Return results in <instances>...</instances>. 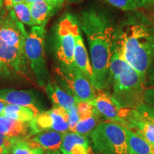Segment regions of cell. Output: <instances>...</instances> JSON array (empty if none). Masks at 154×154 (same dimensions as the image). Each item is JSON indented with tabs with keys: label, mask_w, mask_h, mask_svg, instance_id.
<instances>
[{
	"label": "cell",
	"mask_w": 154,
	"mask_h": 154,
	"mask_svg": "<svg viewBox=\"0 0 154 154\" xmlns=\"http://www.w3.org/2000/svg\"><path fill=\"white\" fill-rule=\"evenodd\" d=\"M114 51L146 82L154 61V22L143 13L131 15L116 30Z\"/></svg>",
	"instance_id": "cell-1"
},
{
	"label": "cell",
	"mask_w": 154,
	"mask_h": 154,
	"mask_svg": "<svg viewBox=\"0 0 154 154\" xmlns=\"http://www.w3.org/2000/svg\"><path fill=\"white\" fill-rule=\"evenodd\" d=\"M79 25L89 48L94 88L105 91L110 86V63L114 53L116 29L108 17L93 9L82 13Z\"/></svg>",
	"instance_id": "cell-2"
},
{
	"label": "cell",
	"mask_w": 154,
	"mask_h": 154,
	"mask_svg": "<svg viewBox=\"0 0 154 154\" xmlns=\"http://www.w3.org/2000/svg\"><path fill=\"white\" fill-rule=\"evenodd\" d=\"M146 82L131 66L123 60L116 51L110 63L111 96L121 108L136 109L144 103Z\"/></svg>",
	"instance_id": "cell-3"
},
{
	"label": "cell",
	"mask_w": 154,
	"mask_h": 154,
	"mask_svg": "<svg viewBox=\"0 0 154 154\" xmlns=\"http://www.w3.org/2000/svg\"><path fill=\"white\" fill-rule=\"evenodd\" d=\"M80 31L79 22L72 14L66 13L59 19L52 37V51L57 66L72 69L74 63L76 38Z\"/></svg>",
	"instance_id": "cell-4"
},
{
	"label": "cell",
	"mask_w": 154,
	"mask_h": 154,
	"mask_svg": "<svg viewBox=\"0 0 154 154\" xmlns=\"http://www.w3.org/2000/svg\"><path fill=\"white\" fill-rule=\"evenodd\" d=\"M92 148L99 154H128L125 127L112 122H100L89 135Z\"/></svg>",
	"instance_id": "cell-5"
},
{
	"label": "cell",
	"mask_w": 154,
	"mask_h": 154,
	"mask_svg": "<svg viewBox=\"0 0 154 154\" xmlns=\"http://www.w3.org/2000/svg\"><path fill=\"white\" fill-rule=\"evenodd\" d=\"M45 34V26H32L24 44L25 55L39 86H45L50 80L44 53Z\"/></svg>",
	"instance_id": "cell-6"
},
{
	"label": "cell",
	"mask_w": 154,
	"mask_h": 154,
	"mask_svg": "<svg viewBox=\"0 0 154 154\" xmlns=\"http://www.w3.org/2000/svg\"><path fill=\"white\" fill-rule=\"evenodd\" d=\"M55 74L58 84L79 101L91 103L96 98L95 88L76 66L72 69L57 66Z\"/></svg>",
	"instance_id": "cell-7"
},
{
	"label": "cell",
	"mask_w": 154,
	"mask_h": 154,
	"mask_svg": "<svg viewBox=\"0 0 154 154\" xmlns=\"http://www.w3.org/2000/svg\"><path fill=\"white\" fill-rule=\"evenodd\" d=\"M27 34L14 10L3 9L0 14V41L9 47L24 50Z\"/></svg>",
	"instance_id": "cell-8"
},
{
	"label": "cell",
	"mask_w": 154,
	"mask_h": 154,
	"mask_svg": "<svg viewBox=\"0 0 154 154\" xmlns=\"http://www.w3.org/2000/svg\"><path fill=\"white\" fill-rule=\"evenodd\" d=\"M31 136L47 130H53L63 134L69 131L68 110L54 106L53 109L39 113L29 121Z\"/></svg>",
	"instance_id": "cell-9"
},
{
	"label": "cell",
	"mask_w": 154,
	"mask_h": 154,
	"mask_svg": "<svg viewBox=\"0 0 154 154\" xmlns=\"http://www.w3.org/2000/svg\"><path fill=\"white\" fill-rule=\"evenodd\" d=\"M97 91L98 93L96 94V98L90 103L95 108L99 115L109 120V122L115 123L131 129L129 123L123 118V108L120 106L118 102L106 91L103 90Z\"/></svg>",
	"instance_id": "cell-10"
},
{
	"label": "cell",
	"mask_w": 154,
	"mask_h": 154,
	"mask_svg": "<svg viewBox=\"0 0 154 154\" xmlns=\"http://www.w3.org/2000/svg\"><path fill=\"white\" fill-rule=\"evenodd\" d=\"M0 101L7 104L20 105L32 108L39 113L44 111L43 102L41 97L32 89L0 88Z\"/></svg>",
	"instance_id": "cell-11"
},
{
	"label": "cell",
	"mask_w": 154,
	"mask_h": 154,
	"mask_svg": "<svg viewBox=\"0 0 154 154\" xmlns=\"http://www.w3.org/2000/svg\"><path fill=\"white\" fill-rule=\"evenodd\" d=\"M0 59L11 76L24 74L29 65L24 50L9 47L0 41Z\"/></svg>",
	"instance_id": "cell-12"
},
{
	"label": "cell",
	"mask_w": 154,
	"mask_h": 154,
	"mask_svg": "<svg viewBox=\"0 0 154 154\" xmlns=\"http://www.w3.org/2000/svg\"><path fill=\"white\" fill-rule=\"evenodd\" d=\"M123 118L131 125L133 131L143 137L154 146V124L146 119L136 109H122Z\"/></svg>",
	"instance_id": "cell-13"
},
{
	"label": "cell",
	"mask_w": 154,
	"mask_h": 154,
	"mask_svg": "<svg viewBox=\"0 0 154 154\" xmlns=\"http://www.w3.org/2000/svg\"><path fill=\"white\" fill-rule=\"evenodd\" d=\"M60 151L62 154H94L88 136L74 132L64 134Z\"/></svg>",
	"instance_id": "cell-14"
},
{
	"label": "cell",
	"mask_w": 154,
	"mask_h": 154,
	"mask_svg": "<svg viewBox=\"0 0 154 154\" xmlns=\"http://www.w3.org/2000/svg\"><path fill=\"white\" fill-rule=\"evenodd\" d=\"M45 91L54 106L62 107L69 110L76 106L79 101L69 94L56 82L49 80L46 84Z\"/></svg>",
	"instance_id": "cell-15"
},
{
	"label": "cell",
	"mask_w": 154,
	"mask_h": 154,
	"mask_svg": "<svg viewBox=\"0 0 154 154\" xmlns=\"http://www.w3.org/2000/svg\"><path fill=\"white\" fill-rule=\"evenodd\" d=\"M74 63L76 66L83 73L86 79L94 86L95 84L94 72L88 58L87 50L84 44L81 32L77 34L74 49Z\"/></svg>",
	"instance_id": "cell-16"
},
{
	"label": "cell",
	"mask_w": 154,
	"mask_h": 154,
	"mask_svg": "<svg viewBox=\"0 0 154 154\" xmlns=\"http://www.w3.org/2000/svg\"><path fill=\"white\" fill-rule=\"evenodd\" d=\"M0 131L6 136L19 139H27L31 136L29 121H21L0 116Z\"/></svg>",
	"instance_id": "cell-17"
},
{
	"label": "cell",
	"mask_w": 154,
	"mask_h": 154,
	"mask_svg": "<svg viewBox=\"0 0 154 154\" xmlns=\"http://www.w3.org/2000/svg\"><path fill=\"white\" fill-rule=\"evenodd\" d=\"M63 136L64 134L63 133L47 130L34 135L31 140L41 146L44 151H59L60 150Z\"/></svg>",
	"instance_id": "cell-18"
},
{
	"label": "cell",
	"mask_w": 154,
	"mask_h": 154,
	"mask_svg": "<svg viewBox=\"0 0 154 154\" xmlns=\"http://www.w3.org/2000/svg\"><path fill=\"white\" fill-rule=\"evenodd\" d=\"M128 154H154V146L133 131L125 128Z\"/></svg>",
	"instance_id": "cell-19"
},
{
	"label": "cell",
	"mask_w": 154,
	"mask_h": 154,
	"mask_svg": "<svg viewBox=\"0 0 154 154\" xmlns=\"http://www.w3.org/2000/svg\"><path fill=\"white\" fill-rule=\"evenodd\" d=\"M31 14L34 26H44L57 11L47 0H42L30 5Z\"/></svg>",
	"instance_id": "cell-20"
},
{
	"label": "cell",
	"mask_w": 154,
	"mask_h": 154,
	"mask_svg": "<svg viewBox=\"0 0 154 154\" xmlns=\"http://www.w3.org/2000/svg\"><path fill=\"white\" fill-rule=\"evenodd\" d=\"M38 113L39 112H38L37 111L28 106L6 104L2 116L11 119H14V120L29 122L35 118Z\"/></svg>",
	"instance_id": "cell-21"
},
{
	"label": "cell",
	"mask_w": 154,
	"mask_h": 154,
	"mask_svg": "<svg viewBox=\"0 0 154 154\" xmlns=\"http://www.w3.org/2000/svg\"><path fill=\"white\" fill-rule=\"evenodd\" d=\"M100 116H101L96 110L93 114L81 118L75 126L73 132L83 136H89L94 128L100 123Z\"/></svg>",
	"instance_id": "cell-22"
},
{
	"label": "cell",
	"mask_w": 154,
	"mask_h": 154,
	"mask_svg": "<svg viewBox=\"0 0 154 154\" xmlns=\"http://www.w3.org/2000/svg\"><path fill=\"white\" fill-rule=\"evenodd\" d=\"M12 154H45V151L29 139H19L11 147Z\"/></svg>",
	"instance_id": "cell-23"
},
{
	"label": "cell",
	"mask_w": 154,
	"mask_h": 154,
	"mask_svg": "<svg viewBox=\"0 0 154 154\" xmlns=\"http://www.w3.org/2000/svg\"><path fill=\"white\" fill-rule=\"evenodd\" d=\"M14 13L16 14L17 18L22 23L27 26H34V23L31 14L30 5L26 3L25 1L21 2L15 5L12 8Z\"/></svg>",
	"instance_id": "cell-24"
},
{
	"label": "cell",
	"mask_w": 154,
	"mask_h": 154,
	"mask_svg": "<svg viewBox=\"0 0 154 154\" xmlns=\"http://www.w3.org/2000/svg\"><path fill=\"white\" fill-rule=\"evenodd\" d=\"M113 7L123 11H136L142 5L140 0H103Z\"/></svg>",
	"instance_id": "cell-25"
},
{
	"label": "cell",
	"mask_w": 154,
	"mask_h": 154,
	"mask_svg": "<svg viewBox=\"0 0 154 154\" xmlns=\"http://www.w3.org/2000/svg\"><path fill=\"white\" fill-rule=\"evenodd\" d=\"M19 138H11L0 131V151L3 153L11 152V147Z\"/></svg>",
	"instance_id": "cell-26"
},
{
	"label": "cell",
	"mask_w": 154,
	"mask_h": 154,
	"mask_svg": "<svg viewBox=\"0 0 154 154\" xmlns=\"http://www.w3.org/2000/svg\"><path fill=\"white\" fill-rule=\"evenodd\" d=\"M136 110L141 113L148 120L154 124V107L143 103L137 107Z\"/></svg>",
	"instance_id": "cell-27"
},
{
	"label": "cell",
	"mask_w": 154,
	"mask_h": 154,
	"mask_svg": "<svg viewBox=\"0 0 154 154\" xmlns=\"http://www.w3.org/2000/svg\"><path fill=\"white\" fill-rule=\"evenodd\" d=\"M69 113V131L73 132L75 126L78 121H79L80 116L79 114L78 111H77L76 106L72 108V109L68 110Z\"/></svg>",
	"instance_id": "cell-28"
},
{
	"label": "cell",
	"mask_w": 154,
	"mask_h": 154,
	"mask_svg": "<svg viewBox=\"0 0 154 154\" xmlns=\"http://www.w3.org/2000/svg\"><path fill=\"white\" fill-rule=\"evenodd\" d=\"M144 103L154 107V86L146 88L144 91Z\"/></svg>",
	"instance_id": "cell-29"
},
{
	"label": "cell",
	"mask_w": 154,
	"mask_h": 154,
	"mask_svg": "<svg viewBox=\"0 0 154 154\" xmlns=\"http://www.w3.org/2000/svg\"><path fill=\"white\" fill-rule=\"evenodd\" d=\"M11 76L10 73L9 72V71L7 70L0 59V78H9Z\"/></svg>",
	"instance_id": "cell-30"
},
{
	"label": "cell",
	"mask_w": 154,
	"mask_h": 154,
	"mask_svg": "<svg viewBox=\"0 0 154 154\" xmlns=\"http://www.w3.org/2000/svg\"><path fill=\"white\" fill-rule=\"evenodd\" d=\"M148 81V83L151 86H154V66L151 67L149 69V72L147 73L146 76V82Z\"/></svg>",
	"instance_id": "cell-31"
},
{
	"label": "cell",
	"mask_w": 154,
	"mask_h": 154,
	"mask_svg": "<svg viewBox=\"0 0 154 154\" xmlns=\"http://www.w3.org/2000/svg\"><path fill=\"white\" fill-rule=\"evenodd\" d=\"M24 1V0H5V8L8 10L12 9L13 7L16 5V4L21 2Z\"/></svg>",
	"instance_id": "cell-32"
},
{
	"label": "cell",
	"mask_w": 154,
	"mask_h": 154,
	"mask_svg": "<svg viewBox=\"0 0 154 154\" xmlns=\"http://www.w3.org/2000/svg\"><path fill=\"white\" fill-rule=\"evenodd\" d=\"M47 1L57 10L61 7L65 0H47Z\"/></svg>",
	"instance_id": "cell-33"
},
{
	"label": "cell",
	"mask_w": 154,
	"mask_h": 154,
	"mask_svg": "<svg viewBox=\"0 0 154 154\" xmlns=\"http://www.w3.org/2000/svg\"><path fill=\"white\" fill-rule=\"evenodd\" d=\"M142 5H149L154 4V0H140Z\"/></svg>",
	"instance_id": "cell-34"
},
{
	"label": "cell",
	"mask_w": 154,
	"mask_h": 154,
	"mask_svg": "<svg viewBox=\"0 0 154 154\" xmlns=\"http://www.w3.org/2000/svg\"><path fill=\"white\" fill-rule=\"evenodd\" d=\"M6 104H7V103L0 101V116H1L2 114L3 110H4V109H5Z\"/></svg>",
	"instance_id": "cell-35"
},
{
	"label": "cell",
	"mask_w": 154,
	"mask_h": 154,
	"mask_svg": "<svg viewBox=\"0 0 154 154\" xmlns=\"http://www.w3.org/2000/svg\"><path fill=\"white\" fill-rule=\"evenodd\" d=\"M25 2H26V3H28L29 5H32V4L34 3H36V2H38L39 1H42V0H24Z\"/></svg>",
	"instance_id": "cell-36"
},
{
	"label": "cell",
	"mask_w": 154,
	"mask_h": 154,
	"mask_svg": "<svg viewBox=\"0 0 154 154\" xmlns=\"http://www.w3.org/2000/svg\"><path fill=\"white\" fill-rule=\"evenodd\" d=\"M45 154H61V153L59 151H47V153Z\"/></svg>",
	"instance_id": "cell-37"
},
{
	"label": "cell",
	"mask_w": 154,
	"mask_h": 154,
	"mask_svg": "<svg viewBox=\"0 0 154 154\" xmlns=\"http://www.w3.org/2000/svg\"><path fill=\"white\" fill-rule=\"evenodd\" d=\"M4 5H5V0H0V14L3 9Z\"/></svg>",
	"instance_id": "cell-38"
},
{
	"label": "cell",
	"mask_w": 154,
	"mask_h": 154,
	"mask_svg": "<svg viewBox=\"0 0 154 154\" xmlns=\"http://www.w3.org/2000/svg\"><path fill=\"white\" fill-rule=\"evenodd\" d=\"M65 1H68V2H74L79 1V0H65Z\"/></svg>",
	"instance_id": "cell-39"
},
{
	"label": "cell",
	"mask_w": 154,
	"mask_h": 154,
	"mask_svg": "<svg viewBox=\"0 0 154 154\" xmlns=\"http://www.w3.org/2000/svg\"><path fill=\"white\" fill-rule=\"evenodd\" d=\"M3 154H12V153H11V152H8V153H5Z\"/></svg>",
	"instance_id": "cell-40"
},
{
	"label": "cell",
	"mask_w": 154,
	"mask_h": 154,
	"mask_svg": "<svg viewBox=\"0 0 154 154\" xmlns=\"http://www.w3.org/2000/svg\"><path fill=\"white\" fill-rule=\"evenodd\" d=\"M0 154H3V153L2 151H0Z\"/></svg>",
	"instance_id": "cell-41"
}]
</instances>
